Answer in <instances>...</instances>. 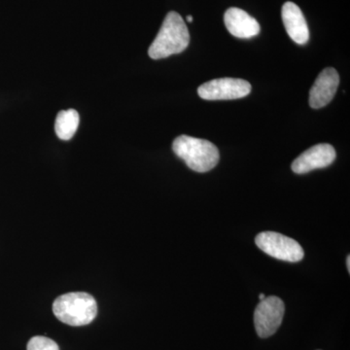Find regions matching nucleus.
Here are the masks:
<instances>
[{
  "mask_svg": "<svg viewBox=\"0 0 350 350\" xmlns=\"http://www.w3.org/2000/svg\"><path fill=\"white\" fill-rule=\"evenodd\" d=\"M189 43L187 25L178 13L172 11L165 16L158 36L149 47L148 55L153 59H165L183 52Z\"/></svg>",
  "mask_w": 350,
  "mask_h": 350,
  "instance_id": "nucleus-1",
  "label": "nucleus"
},
{
  "mask_svg": "<svg viewBox=\"0 0 350 350\" xmlns=\"http://www.w3.org/2000/svg\"><path fill=\"white\" fill-rule=\"evenodd\" d=\"M172 150L188 167L197 172H207L214 169L220 158L217 147L211 142L188 135L175 138Z\"/></svg>",
  "mask_w": 350,
  "mask_h": 350,
  "instance_id": "nucleus-2",
  "label": "nucleus"
},
{
  "mask_svg": "<svg viewBox=\"0 0 350 350\" xmlns=\"http://www.w3.org/2000/svg\"><path fill=\"white\" fill-rule=\"evenodd\" d=\"M53 312L59 321L70 326H85L98 314V305L94 297L84 292L62 295L53 304Z\"/></svg>",
  "mask_w": 350,
  "mask_h": 350,
  "instance_id": "nucleus-3",
  "label": "nucleus"
},
{
  "mask_svg": "<svg viewBox=\"0 0 350 350\" xmlns=\"http://www.w3.org/2000/svg\"><path fill=\"white\" fill-rule=\"evenodd\" d=\"M255 243L262 252L282 261L300 262L305 255L298 241L280 232H260L255 239Z\"/></svg>",
  "mask_w": 350,
  "mask_h": 350,
  "instance_id": "nucleus-4",
  "label": "nucleus"
},
{
  "mask_svg": "<svg viewBox=\"0 0 350 350\" xmlns=\"http://www.w3.org/2000/svg\"><path fill=\"white\" fill-rule=\"evenodd\" d=\"M285 306L276 296L266 297L260 301L254 312V325L260 338L273 336L282 325Z\"/></svg>",
  "mask_w": 350,
  "mask_h": 350,
  "instance_id": "nucleus-5",
  "label": "nucleus"
},
{
  "mask_svg": "<svg viewBox=\"0 0 350 350\" xmlns=\"http://www.w3.org/2000/svg\"><path fill=\"white\" fill-rule=\"evenodd\" d=\"M251 92L250 82L238 78H219L204 83L198 89L202 100H237L248 96Z\"/></svg>",
  "mask_w": 350,
  "mask_h": 350,
  "instance_id": "nucleus-6",
  "label": "nucleus"
},
{
  "mask_svg": "<svg viewBox=\"0 0 350 350\" xmlns=\"http://www.w3.org/2000/svg\"><path fill=\"white\" fill-rule=\"evenodd\" d=\"M336 156V150L332 145H314L292 163L291 169L297 174H308L312 170L329 167L335 161Z\"/></svg>",
  "mask_w": 350,
  "mask_h": 350,
  "instance_id": "nucleus-7",
  "label": "nucleus"
},
{
  "mask_svg": "<svg viewBox=\"0 0 350 350\" xmlns=\"http://www.w3.org/2000/svg\"><path fill=\"white\" fill-rule=\"evenodd\" d=\"M340 76L335 68H327L320 72L310 92V105L319 109L331 103L337 93Z\"/></svg>",
  "mask_w": 350,
  "mask_h": 350,
  "instance_id": "nucleus-8",
  "label": "nucleus"
},
{
  "mask_svg": "<svg viewBox=\"0 0 350 350\" xmlns=\"http://www.w3.org/2000/svg\"><path fill=\"white\" fill-rule=\"evenodd\" d=\"M283 25L290 38L299 44L305 45L310 39V31L300 7L294 2H285L282 11Z\"/></svg>",
  "mask_w": 350,
  "mask_h": 350,
  "instance_id": "nucleus-9",
  "label": "nucleus"
},
{
  "mask_svg": "<svg viewBox=\"0 0 350 350\" xmlns=\"http://www.w3.org/2000/svg\"><path fill=\"white\" fill-rule=\"evenodd\" d=\"M224 22L228 31L238 38H251L258 36L261 31L259 23L243 9H228L224 15Z\"/></svg>",
  "mask_w": 350,
  "mask_h": 350,
  "instance_id": "nucleus-10",
  "label": "nucleus"
},
{
  "mask_svg": "<svg viewBox=\"0 0 350 350\" xmlns=\"http://www.w3.org/2000/svg\"><path fill=\"white\" fill-rule=\"evenodd\" d=\"M80 117L75 109L63 110L57 115L55 131L59 139L69 140L75 137L79 126Z\"/></svg>",
  "mask_w": 350,
  "mask_h": 350,
  "instance_id": "nucleus-11",
  "label": "nucleus"
},
{
  "mask_svg": "<svg viewBox=\"0 0 350 350\" xmlns=\"http://www.w3.org/2000/svg\"><path fill=\"white\" fill-rule=\"evenodd\" d=\"M27 350H59V345L54 340L43 336L31 338L27 344Z\"/></svg>",
  "mask_w": 350,
  "mask_h": 350,
  "instance_id": "nucleus-12",
  "label": "nucleus"
},
{
  "mask_svg": "<svg viewBox=\"0 0 350 350\" xmlns=\"http://www.w3.org/2000/svg\"><path fill=\"white\" fill-rule=\"evenodd\" d=\"M347 271H350V256H347Z\"/></svg>",
  "mask_w": 350,
  "mask_h": 350,
  "instance_id": "nucleus-13",
  "label": "nucleus"
},
{
  "mask_svg": "<svg viewBox=\"0 0 350 350\" xmlns=\"http://www.w3.org/2000/svg\"><path fill=\"white\" fill-rule=\"evenodd\" d=\"M265 298H266V295H265V294H260L259 295L260 301L264 300Z\"/></svg>",
  "mask_w": 350,
  "mask_h": 350,
  "instance_id": "nucleus-14",
  "label": "nucleus"
},
{
  "mask_svg": "<svg viewBox=\"0 0 350 350\" xmlns=\"http://www.w3.org/2000/svg\"><path fill=\"white\" fill-rule=\"evenodd\" d=\"M187 21L189 23H192L193 22V17L192 16H187Z\"/></svg>",
  "mask_w": 350,
  "mask_h": 350,
  "instance_id": "nucleus-15",
  "label": "nucleus"
}]
</instances>
